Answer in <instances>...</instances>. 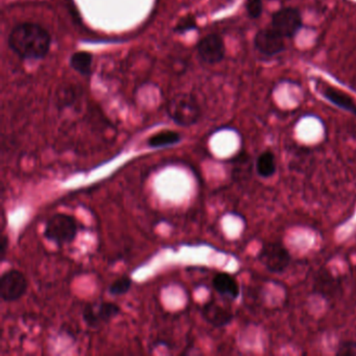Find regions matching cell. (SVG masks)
Instances as JSON below:
<instances>
[{
    "mask_svg": "<svg viewBox=\"0 0 356 356\" xmlns=\"http://www.w3.org/2000/svg\"><path fill=\"white\" fill-rule=\"evenodd\" d=\"M79 95H80V91L78 90V87L72 86L70 84L66 85L58 90L57 95H56L57 97L56 103L66 107V106L72 105L78 99Z\"/></svg>",
    "mask_w": 356,
    "mask_h": 356,
    "instance_id": "cell-17",
    "label": "cell"
},
{
    "mask_svg": "<svg viewBox=\"0 0 356 356\" xmlns=\"http://www.w3.org/2000/svg\"><path fill=\"white\" fill-rule=\"evenodd\" d=\"M70 65L81 74H91V66H92V56L86 51H79L74 54L70 59Z\"/></svg>",
    "mask_w": 356,
    "mask_h": 356,
    "instance_id": "cell-16",
    "label": "cell"
},
{
    "mask_svg": "<svg viewBox=\"0 0 356 356\" xmlns=\"http://www.w3.org/2000/svg\"><path fill=\"white\" fill-rule=\"evenodd\" d=\"M272 28L284 39L293 38L302 28V16L296 8H283L272 15Z\"/></svg>",
    "mask_w": 356,
    "mask_h": 356,
    "instance_id": "cell-5",
    "label": "cell"
},
{
    "mask_svg": "<svg viewBox=\"0 0 356 356\" xmlns=\"http://www.w3.org/2000/svg\"><path fill=\"white\" fill-rule=\"evenodd\" d=\"M202 316L208 324L216 328L227 326L234 318L232 310L226 306L220 305L218 302L211 300L202 308Z\"/></svg>",
    "mask_w": 356,
    "mask_h": 356,
    "instance_id": "cell-11",
    "label": "cell"
},
{
    "mask_svg": "<svg viewBox=\"0 0 356 356\" xmlns=\"http://www.w3.org/2000/svg\"><path fill=\"white\" fill-rule=\"evenodd\" d=\"M120 307L112 302L88 304L83 310V320L91 328H99L120 314Z\"/></svg>",
    "mask_w": 356,
    "mask_h": 356,
    "instance_id": "cell-7",
    "label": "cell"
},
{
    "mask_svg": "<svg viewBox=\"0 0 356 356\" xmlns=\"http://www.w3.org/2000/svg\"><path fill=\"white\" fill-rule=\"evenodd\" d=\"M133 281L129 276H122L116 279L109 286V293L112 296H124L130 291L132 287Z\"/></svg>",
    "mask_w": 356,
    "mask_h": 356,
    "instance_id": "cell-18",
    "label": "cell"
},
{
    "mask_svg": "<svg viewBox=\"0 0 356 356\" xmlns=\"http://www.w3.org/2000/svg\"><path fill=\"white\" fill-rule=\"evenodd\" d=\"M254 45L260 54L268 57L279 55L285 49L284 38L273 28L258 31Z\"/></svg>",
    "mask_w": 356,
    "mask_h": 356,
    "instance_id": "cell-8",
    "label": "cell"
},
{
    "mask_svg": "<svg viewBox=\"0 0 356 356\" xmlns=\"http://www.w3.org/2000/svg\"><path fill=\"white\" fill-rule=\"evenodd\" d=\"M245 10L251 19H257L264 12L262 0H245Z\"/></svg>",
    "mask_w": 356,
    "mask_h": 356,
    "instance_id": "cell-19",
    "label": "cell"
},
{
    "mask_svg": "<svg viewBox=\"0 0 356 356\" xmlns=\"http://www.w3.org/2000/svg\"><path fill=\"white\" fill-rule=\"evenodd\" d=\"M322 95L329 103L356 116V104L347 93L334 87L324 86L322 88Z\"/></svg>",
    "mask_w": 356,
    "mask_h": 356,
    "instance_id": "cell-13",
    "label": "cell"
},
{
    "mask_svg": "<svg viewBox=\"0 0 356 356\" xmlns=\"http://www.w3.org/2000/svg\"><path fill=\"white\" fill-rule=\"evenodd\" d=\"M212 285L216 293L227 299L236 300L239 296L237 281L227 273H218L212 280Z\"/></svg>",
    "mask_w": 356,
    "mask_h": 356,
    "instance_id": "cell-12",
    "label": "cell"
},
{
    "mask_svg": "<svg viewBox=\"0 0 356 356\" xmlns=\"http://www.w3.org/2000/svg\"><path fill=\"white\" fill-rule=\"evenodd\" d=\"M181 135L174 131H163V132L157 133L152 136L147 140V145L152 149H158V147H170V145H177L180 143Z\"/></svg>",
    "mask_w": 356,
    "mask_h": 356,
    "instance_id": "cell-15",
    "label": "cell"
},
{
    "mask_svg": "<svg viewBox=\"0 0 356 356\" xmlns=\"http://www.w3.org/2000/svg\"><path fill=\"white\" fill-rule=\"evenodd\" d=\"M314 293L325 299H334L341 291V282L326 268L316 273L314 279Z\"/></svg>",
    "mask_w": 356,
    "mask_h": 356,
    "instance_id": "cell-10",
    "label": "cell"
},
{
    "mask_svg": "<svg viewBox=\"0 0 356 356\" xmlns=\"http://www.w3.org/2000/svg\"><path fill=\"white\" fill-rule=\"evenodd\" d=\"M28 286V279L24 273L18 270H7L0 279V297L5 302L17 301L26 293Z\"/></svg>",
    "mask_w": 356,
    "mask_h": 356,
    "instance_id": "cell-6",
    "label": "cell"
},
{
    "mask_svg": "<svg viewBox=\"0 0 356 356\" xmlns=\"http://www.w3.org/2000/svg\"><path fill=\"white\" fill-rule=\"evenodd\" d=\"M197 51L204 62L208 64H216L224 59L226 49L220 35L210 34L200 41Z\"/></svg>",
    "mask_w": 356,
    "mask_h": 356,
    "instance_id": "cell-9",
    "label": "cell"
},
{
    "mask_svg": "<svg viewBox=\"0 0 356 356\" xmlns=\"http://www.w3.org/2000/svg\"><path fill=\"white\" fill-rule=\"evenodd\" d=\"M78 231V222L74 216L57 213L47 220L44 236L59 247H63L76 239Z\"/></svg>",
    "mask_w": 356,
    "mask_h": 356,
    "instance_id": "cell-3",
    "label": "cell"
},
{
    "mask_svg": "<svg viewBox=\"0 0 356 356\" xmlns=\"http://www.w3.org/2000/svg\"><path fill=\"white\" fill-rule=\"evenodd\" d=\"M258 259L273 274H282L291 261V254L286 248L277 241L264 243L258 254Z\"/></svg>",
    "mask_w": 356,
    "mask_h": 356,
    "instance_id": "cell-4",
    "label": "cell"
},
{
    "mask_svg": "<svg viewBox=\"0 0 356 356\" xmlns=\"http://www.w3.org/2000/svg\"><path fill=\"white\" fill-rule=\"evenodd\" d=\"M168 113L179 126L189 127L199 122L201 108L193 95L180 93L168 102Z\"/></svg>",
    "mask_w": 356,
    "mask_h": 356,
    "instance_id": "cell-2",
    "label": "cell"
},
{
    "mask_svg": "<svg viewBox=\"0 0 356 356\" xmlns=\"http://www.w3.org/2000/svg\"><path fill=\"white\" fill-rule=\"evenodd\" d=\"M337 354L339 356H356V341H346L339 343Z\"/></svg>",
    "mask_w": 356,
    "mask_h": 356,
    "instance_id": "cell-20",
    "label": "cell"
},
{
    "mask_svg": "<svg viewBox=\"0 0 356 356\" xmlns=\"http://www.w3.org/2000/svg\"><path fill=\"white\" fill-rule=\"evenodd\" d=\"M8 248H9V241H8L7 237L3 236L1 241H0V255H1V257H5Z\"/></svg>",
    "mask_w": 356,
    "mask_h": 356,
    "instance_id": "cell-22",
    "label": "cell"
},
{
    "mask_svg": "<svg viewBox=\"0 0 356 356\" xmlns=\"http://www.w3.org/2000/svg\"><path fill=\"white\" fill-rule=\"evenodd\" d=\"M256 174L260 178L268 179L274 176L277 172L276 157L274 153L270 151H266L260 154L256 159L255 163Z\"/></svg>",
    "mask_w": 356,
    "mask_h": 356,
    "instance_id": "cell-14",
    "label": "cell"
},
{
    "mask_svg": "<svg viewBox=\"0 0 356 356\" xmlns=\"http://www.w3.org/2000/svg\"><path fill=\"white\" fill-rule=\"evenodd\" d=\"M195 28V17H193V16H186V17H183L182 19L179 22V24H177L176 29H175V32L178 33V34H182V33L193 30V29Z\"/></svg>",
    "mask_w": 356,
    "mask_h": 356,
    "instance_id": "cell-21",
    "label": "cell"
},
{
    "mask_svg": "<svg viewBox=\"0 0 356 356\" xmlns=\"http://www.w3.org/2000/svg\"><path fill=\"white\" fill-rule=\"evenodd\" d=\"M12 51L22 59H43L49 54L51 36L49 32L38 24H18L9 37Z\"/></svg>",
    "mask_w": 356,
    "mask_h": 356,
    "instance_id": "cell-1",
    "label": "cell"
}]
</instances>
